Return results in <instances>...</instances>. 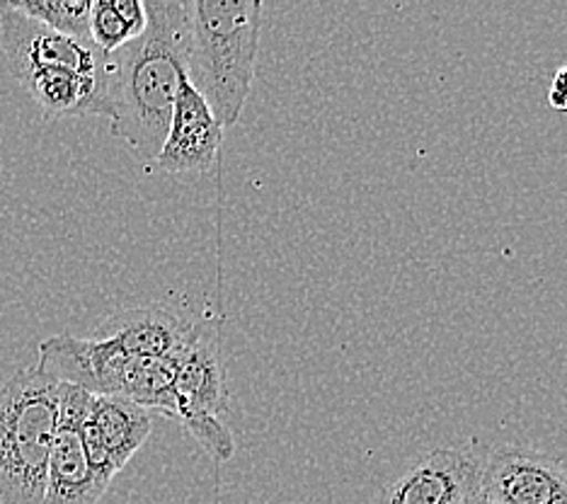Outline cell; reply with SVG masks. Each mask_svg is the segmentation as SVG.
<instances>
[{
    "mask_svg": "<svg viewBox=\"0 0 567 504\" xmlns=\"http://www.w3.org/2000/svg\"><path fill=\"white\" fill-rule=\"evenodd\" d=\"M148 28L110 54L112 136L144 165H156L175 97L189 73V3L144 0Z\"/></svg>",
    "mask_w": 567,
    "mask_h": 504,
    "instance_id": "obj_1",
    "label": "cell"
},
{
    "mask_svg": "<svg viewBox=\"0 0 567 504\" xmlns=\"http://www.w3.org/2000/svg\"><path fill=\"white\" fill-rule=\"evenodd\" d=\"M262 34L260 0L189 3V83L224 128L238 124L255 81Z\"/></svg>",
    "mask_w": 567,
    "mask_h": 504,
    "instance_id": "obj_2",
    "label": "cell"
},
{
    "mask_svg": "<svg viewBox=\"0 0 567 504\" xmlns=\"http://www.w3.org/2000/svg\"><path fill=\"white\" fill-rule=\"evenodd\" d=\"M61 383L40 367L0 385V504H44Z\"/></svg>",
    "mask_w": 567,
    "mask_h": 504,
    "instance_id": "obj_3",
    "label": "cell"
},
{
    "mask_svg": "<svg viewBox=\"0 0 567 504\" xmlns=\"http://www.w3.org/2000/svg\"><path fill=\"white\" fill-rule=\"evenodd\" d=\"M40 367L51 379L90 395L124 398L175 418L177 357H141L95 338L54 335L40 344Z\"/></svg>",
    "mask_w": 567,
    "mask_h": 504,
    "instance_id": "obj_4",
    "label": "cell"
},
{
    "mask_svg": "<svg viewBox=\"0 0 567 504\" xmlns=\"http://www.w3.org/2000/svg\"><path fill=\"white\" fill-rule=\"evenodd\" d=\"M175 420L197 439V444L216 463L236 454V439L221 415L228 405L226 369L214 335L195 328V335L177 357L175 377Z\"/></svg>",
    "mask_w": 567,
    "mask_h": 504,
    "instance_id": "obj_5",
    "label": "cell"
},
{
    "mask_svg": "<svg viewBox=\"0 0 567 504\" xmlns=\"http://www.w3.org/2000/svg\"><path fill=\"white\" fill-rule=\"evenodd\" d=\"M487 454L475 442L424 451L383 487L377 504H468L478 495Z\"/></svg>",
    "mask_w": 567,
    "mask_h": 504,
    "instance_id": "obj_6",
    "label": "cell"
},
{
    "mask_svg": "<svg viewBox=\"0 0 567 504\" xmlns=\"http://www.w3.org/2000/svg\"><path fill=\"white\" fill-rule=\"evenodd\" d=\"M0 44H3L8 66L16 78L32 69L61 66L110 81V54H105L93 39L61 34L22 16L16 8H10V3H0Z\"/></svg>",
    "mask_w": 567,
    "mask_h": 504,
    "instance_id": "obj_7",
    "label": "cell"
},
{
    "mask_svg": "<svg viewBox=\"0 0 567 504\" xmlns=\"http://www.w3.org/2000/svg\"><path fill=\"white\" fill-rule=\"evenodd\" d=\"M90 403L93 395L61 383L59 432L49 459L44 504H100L102 495L107 493L112 481L93 469L81 436Z\"/></svg>",
    "mask_w": 567,
    "mask_h": 504,
    "instance_id": "obj_8",
    "label": "cell"
},
{
    "mask_svg": "<svg viewBox=\"0 0 567 504\" xmlns=\"http://www.w3.org/2000/svg\"><path fill=\"white\" fill-rule=\"evenodd\" d=\"M478 495L487 504H567V459L497 446L487 454Z\"/></svg>",
    "mask_w": 567,
    "mask_h": 504,
    "instance_id": "obj_9",
    "label": "cell"
},
{
    "mask_svg": "<svg viewBox=\"0 0 567 504\" xmlns=\"http://www.w3.org/2000/svg\"><path fill=\"white\" fill-rule=\"evenodd\" d=\"M151 430L153 420L146 408L124 398L93 395L81 436L93 469L114 481V475L146 444Z\"/></svg>",
    "mask_w": 567,
    "mask_h": 504,
    "instance_id": "obj_10",
    "label": "cell"
},
{
    "mask_svg": "<svg viewBox=\"0 0 567 504\" xmlns=\"http://www.w3.org/2000/svg\"><path fill=\"white\" fill-rule=\"evenodd\" d=\"M221 144V122L187 78L175 97L171 126H167L156 165L173 175H202L212 171Z\"/></svg>",
    "mask_w": 567,
    "mask_h": 504,
    "instance_id": "obj_11",
    "label": "cell"
},
{
    "mask_svg": "<svg viewBox=\"0 0 567 504\" xmlns=\"http://www.w3.org/2000/svg\"><path fill=\"white\" fill-rule=\"evenodd\" d=\"M192 322L161 304L124 308L95 328L93 338L141 357H179L195 335Z\"/></svg>",
    "mask_w": 567,
    "mask_h": 504,
    "instance_id": "obj_12",
    "label": "cell"
},
{
    "mask_svg": "<svg viewBox=\"0 0 567 504\" xmlns=\"http://www.w3.org/2000/svg\"><path fill=\"white\" fill-rule=\"evenodd\" d=\"M16 81L49 116L100 114L110 120L107 78L81 75L61 66H42L18 75Z\"/></svg>",
    "mask_w": 567,
    "mask_h": 504,
    "instance_id": "obj_13",
    "label": "cell"
},
{
    "mask_svg": "<svg viewBox=\"0 0 567 504\" xmlns=\"http://www.w3.org/2000/svg\"><path fill=\"white\" fill-rule=\"evenodd\" d=\"M28 16L61 34L90 39V0H42V3H10Z\"/></svg>",
    "mask_w": 567,
    "mask_h": 504,
    "instance_id": "obj_14",
    "label": "cell"
},
{
    "mask_svg": "<svg viewBox=\"0 0 567 504\" xmlns=\"http://www.w3.org/2000/svg\"><path fill=\"white\" fill-rule=\"evenodd\" d=\"M90 39L105 54H112V51L136 39L132 24L124 20L117 8V0H95L93 8H90Z\"/></svg>",
    "mask_w": 567,
    "mask_h": 504,
    "instance_id": "obj_15",
    "label": "cell"
},
{
    "mask_svg": "<svg viewBox=\"0 0 567 504\" xmlns=\"http://www.w3.org/2000/svg\"><path fill=\"white\" fill-rule=\"evenodd\" d=\"M548 105L558 112H567V66H560L548 88Z\"/></svg>",
    "mask_w": 567,
    "mask_h": 504,
    "instance_id": "obj_16",
    "label": "cell"
},
{
    "mask_svg": "<svg viewBox=\"0 0 567 504\" xmlns=\"http://www.w3.org/2000/svg\"><path fill=\"white\" fill-rule=\"evenodd\" d=\"M468 504H487V502H485L481 495H475V497H473Z\"/></svg>",
    "mask_w": 567,
    "mask_h": 504,
    "instance_id": "obj_17",
    "label": "cell"
},
{
    "mask_svg": "<svg viewBox=\"0 0 567 504\" xmlns=\"http://www.w3.org/2000/svg\"><path fill=\"white\" fill-rule=\"evenodd\" d=\"M565 459H567V456H565Z\"/></svg>",
    "mask_w": 567,
    "mask_h": 504,
    "instance_id": "obj_18",
    "label": "cell"
}]
</instances>
